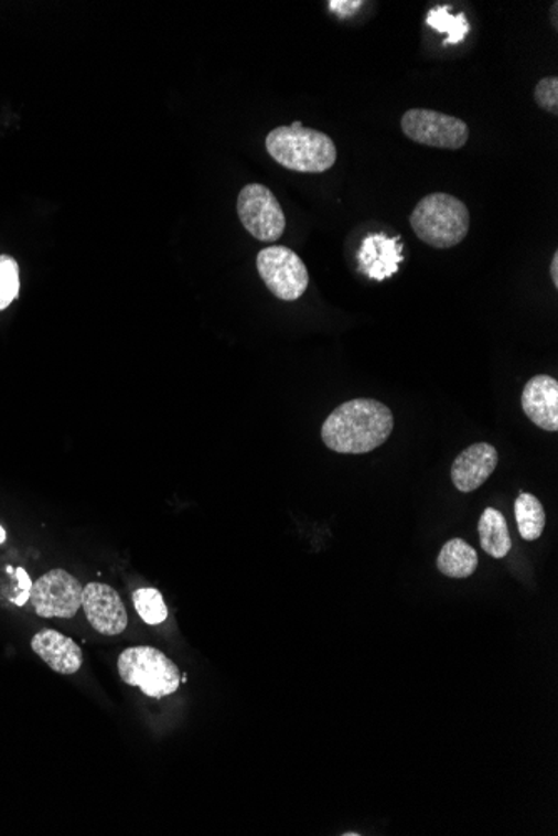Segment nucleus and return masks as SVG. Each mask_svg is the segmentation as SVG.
<instances>
[{
  "instance_id": "obj_11",
  "label": "nucleus",
  "mask_w": 558,
  "mask_h": 836,
  "mask_svg": "<svg viewBox=\"0 0 558 836\" xmlns=\"http://www.w3.org/2000/svg\"><path fill=\"white\" fill-rule=\"evenodd\" d=\"M31 649L49 668L60 675H74L83 666V650L76 641L60 631L45 630L34 634Z\"/></svg>"
},
{
  "instance_id": "obj_20",
  "label": "nucleus",
  "mask_w": 558,
  "mask_h": 836,
  "mask_svg": "<svg viewBox=\"0 0 558 836\" xmlns=\"http://www.w3.org/2000/svg\"><path fill=\"white\" fill-rule=\"evenodd\" d=\"M535 103L545 112L558 114V77H544L535 86Z\"/></svg>"
},
{
  "instance_id": "obj_9",
  "label": "nucleus",
  "mask_w": 558,
  "mask_h": 836,
  "mask_svg": "<svg viewBox=\"0 0 558 836\" xmlns=\"http://www.w3.org/2000/svg\"><path fill=\"white\" fill-rule=\"evenodd\" d=\"M83 608L87 621L97 633L116 636L125 633L129 617L121 597L115 588L104 583H89L83 590Z\"/></svg>"
},
{
  "instance_id": "obj_2",
  "label": "nucleus",
  "mask_w": 558,
  "mask_h": 836,
  "mask_svg": "<svg viewBox=\"0 0 558 836\" xmlns=\"http://www.w3.org/2000/svg\"><path fill=\"white\" fill-rule=\"evenodd\" d=\"M266 151L281 168L307 174L330 171L339 159L333 139L300 120L272 129L266 138Z\"/></svg>"
},
{
  "instance_id": "obj_24",
  "label": "nucleus",
  "mask_w": 558,
  "mask_h": 836,
  "mask_svg": "<svg viewBox=\"0 0 558 836\" xmlns=\"http://www.w3.org/2000/svg\"><path fill=\"white\" fill-rule=\"evenodd\" d=\"M6 539H8V535H6V529L0 526V545H4Z\"/></svg>"
},
{
  "instance_id": "obj_7",
  "label": "nucleus",
  "mask_w": 558,
  "mask_h": 836,
  "mask_svg": "<svg viewBox=\"0 0 558 836\" xmlns=\"http://www.w3.org/2000/svg\"><path fill=\"white\" fill-rule=\"evenodd\" d=\"M236 210L245 229L261 243H276L287 229L283 207L266 185H245Z\"/></svg>"
},
{
  "instance_id": "obj_17",
  "label": "nucleus",
  "mask_w": 558,
  "mask_h": 836,
  "mask_svg": "<svg viewBox=\"0 0 558 836\" xmlns=\"http://www.w3.org/2000/svg\"><path fill=\"white\" fill-rule=\"evenodd\" d=\"M427 25H430L438 34H447L443 45H457L465 41L470 34V22L463 12L450 14L449 6H438L427 14Z\"/></svg>"
},
{
  "instance_id": "obj_26",
  "label": "nucleus",
  "mask_w": 558,
  "mask_h": 836,
  "mask_svg": "<svg viewBox=\"0 0 558 836\" xmlns=\"http://www.w3.org/2000/svg\"><path fill=\"white\" fill-rule=\"evenodd\" d=\"M360 833H345V836H358Z\"/></svg>"
},
{
  "instance_id": "obj_3",
  "label": "nucleus",
  "mask_w": 558,
  "mask_h": 836,
  "mask_svg": "<svg viewBox=\"0 0 558 836\" xmlns=\"http://www.w3.org/2000/svg\"><path fill=\"white\" fill-rule=\"evenodd\" d=\"M410 226L428 246L449 249L459 246L469 234V207L452 194L433 192L415 206Z\"/></svg>"
},
{
  "instance_id": "obj_4",
  "label": "nucleus",
  "mask_w": 558,
  "mask_h": 836,
  "mask_svg": "<svg viewBox=\"0 0 558 836\" xmlns=\"http://www.w3.org/2000/svg\"><path fill=\"white\" fill-rule=\"evenodd\" d=\"M119 675L149 698H164L180 689L181 672L173 660L152 646H132L118 660Z\"/></svg>"
},
{
  "instance_id": "obj_21",
  "label": "nucleus",
  "mask_w": 558,
  "mask_h": 836,
  "mask_svg": "<svg viewBox=\"0 0 558 836\" xmlns=\"http://www.w3.org/2000/svg\"><path fill=\"white\" fill-rule=\"evenodd\" d=\"M330 11L339 15V18L346 19L352 18L360 8H362V0H331L328 2Z\"/></svg>"
},
{
  "instance_id": "obj_14",
  "label": "nucleus",
  "mask_w": 558,
  "mask_h": 836,
  "mask_svg": "<svg viewBox=\"0 0 558 836\" xmlns=\"http://www.w3.org/2000/svg\"><path fill=\"white\" fill-rule=\"evenodd\" d=\"M480 545L486 555L495 559L505 558L511 553L512 539L507 519L495 507H486L479 522Z\"/></svg>"
},
{
  "instance_id": "obj_22",
  "label": "nucleus",
  "mask_w": 558,
  "mask_h": 836,
  "mask_svg": "<svg viewBox=\"0 0 558 836\" xmlns=\"http://www.w3.org/2000/svg\"><path fill=\"white\" fill-rule=\"evenodd\" d=\"M18 576H19V588H21V597L15 598V603L19 604V607H22V604L25 603V601L31 598V578H29L28 572L24 571V569L19 568L18 569Z\"/></svg>"
},
{
  "instance_id": "obj_12",
  "label": "nucleus",
  "mask_w": 558,
  "mask_h": 836,
  "mask_svg": "<svg viewBox=\"0 0 558 836\" xmlns=\"http://www.w3.org/2000/svg\"><path fill=\"white\" fill-rule=\"evenodd\" d=\"M498 453L489 442H476L463 449L452 467V481L457 490L472 493L479 490L495 471Z\"/></svg>"
},
{
  "instance_id": "obj_5",
  "label": "nucleus",
  "mask_w": 558,
  "mask_h": 836,
  "mask_svg": "<svg viewBox=\"0 0 558 836\" xmlns=\"http://www.w3.org/2000/svg\"><path fill=\"white\" fill-rule=\"evenodd\" d=\"M256 268L271 294L281 301H297L310 285L303 259L290 247L269 246L259 250Z\"/></svg>"
},
{
  "instance_id": "obj_25",
  "label": "nucleus",
  "mask_w": 558,
  "mask_h": 836,
  "mask_svg": "<svg viewBox=\"0 0 558 836\" xmlns=\"http://www.w3.org/2000/svg\"><path fill=\"white\" fill-rule=\"evenodd\" d=\"M551 11H554V25L557 28V2H555L554 8H551Z\"/></svg>"
},
{
  "instance_id": "obj_1",
  "label": "nucleus",
  "mask_w": 558,
  "mask_h": 836,
  "mask_svg": "<svg viewBox=\"0 0 558 836\" xmlns=\"http://www.w3.org/2000/svg\"><path fill=\"white\" fill-rule=\"evenodd\" d=\"M394 426L388 406L376 399H353L328 416L321 438L334 453L366 454L388 441Z\"/></svg>"
},
{
  "instance_id": "obj_16",
  "label": "nucleus",
  "mask_w": 558,
  "mask_h": 836,
  "mask_svg": "<svg viewBox=\"0 0 558 836\" xmlns=\"http://www.w3.org/2000/svg\"><path fill=\"white\" fill-rule=\"evenodd\" d=\"M515 519H517L522 539L535 542L544 533L547 516H545L544 506L537 496L530 493H522L515 501Z\"/></svg>"
},
{
  "instance_id": "obj_6",
  "label": "nucleus",
  "mask_w": 558,
  "mask_h": 836,
  "mask_svg": "<svg viewBox=\"0 0 558 836\" xmlns=\"http://www.w3.org/2000/svg\"><path fill=\"white\" fill-rule=\"evenodd\" d=\"M401 131L417 144L457 151L469 142L465 120L431 109H410L401 117Z\"/></svg>"
},
{
  "instance_id": "obj_10",
  "label": "nucleus",
  "mask_w": 558,
  "mask_h": 836,
  "mask_svg": "<svg viewBox=\"0 0 558 836\" xmlns=\"http://www.w3.org/2000/svg\"><path fill=\"white\" fill-rule=\"evenodd\" d=\"M404 262V244L400 237L368 234L358 249L360 271L373 281H385L397 275Z\"/></svg>"
},
{
  "instance_id": "obj_13",
  "label": "nucleus",
  "mask_w": 558,
  "mask_h": 836,
  "mask_svg": "<svg viewBox=\"0 0 558 836\" xmlns=\"http://www.w3.org/2000/svg\"><path fill=\"white\" fill-rule=\"evenodd\" d=\"M522 408L527 418L544 431L558 429V383L554 377L534 376L525 384Z\"/></svg>"
},
{
  "instance_id": "obj_23",
  "label": "nucleus",
  "mask_w": 558,
  "mask_h": 836,
  "mask_svg": "<svg viewBox=\"0 0 558 836\" xmlns=\"http://www.w3.org/2000/svg\"><path fill=\"white\" fill-rule=\"evenodd\" d=\"M550 278L555 288H558V253L554 254V259L550 262Z\"/></svg>"
},
{
  "instance_id": "obj_19",
  "label": "nucleus",
  "mask_w": 558,
  "mask_h": 836,
  "mask_svg": "<svg viewBox=\"0 0 558 836\" xmlns=\"http://www.w3.org/2000/svg\"><path fill=\"white\" fill-rule=\"evenodd\" d=\"M21 291V276L14 257L0 254V311L8 309Z\"/></svg>"
},
{
  "instance_id": "obj_15",
  "label": "nucleus",
  "mask_w": 558,
  "mask_h": 836,
  "mask_svg": "<svg viewBox=\"0 0 558 836\" xmlns=\"http://www.w3.org/2000/svg\"><path fill=\"white\" fill-rule=\"evenodd\" d=\"M476 566L479 555L469 543L460 538L450 539L437 558L438 571L453 580H465L475 572Z\"/></svg>"
},
{
  "instance_id": "obj_18",
  "label": "nucleus",
  "mask_w": 558,
  "mask_h": 836,
  "mask_svg": "<svg viewBox=\"0 0 558 836\" xmlns=\"http://www.w3.org/2000/svg\"><path fill=\"white\" fill-rule=\"evenodd\" d=\"M132 603L144 623L161 624L168 620V607L154 588H141L132 593Z\"/></svg>"
},
{
  "instance_id": "obj_8",
  "label": "nucleus",
  "mask_w": 558,
  "mask_h": 836,
  "mask_svg": "<svg viewBox=\"0 0 558 836\" xmlns=\"http://www.w3.org/2000/svg\"><path fill=\"white\" fill-rule=\"evenodd\" d=\"M83 585L66 569H51L32 583L31 600L35 614L51 620H73L83 607Z\"/></svg>"
}]
</instances>
